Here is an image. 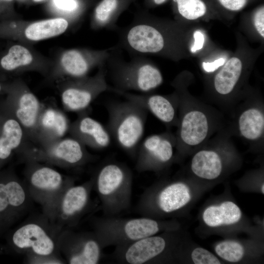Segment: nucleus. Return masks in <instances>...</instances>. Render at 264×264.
Returning <instances> with one entry per match:
<instances>
[{
	"label": "nucleus",
	"mask_w": 264,
	"mask_h": 264,
	"mask_svg": "<svg viewBox=\"0 0 264 264\" xmlns=\"http://www.w3.org/2000/svg\"><path fill=\"white\" fill-rule=\"evenodd\" d=\"M106 107L108 113L106 128L110 136L130 156L136 158L148 111L127 100L108 102Z\"/></svg>",
	"instance_id": "5"
},
{
	"label": "nucleus",
	"mask_w": 264,
	"mask_h": 264,
	"mask_svg": "<svg viewBox=\"0 0 264 264\" xmlns=\"http://www.w3.org/2000/svg\"><path fill=\"white\" fill-rule=\"evenodd\" d=\"M176 11L181 17L190 20L204 16L207 6L203 0H173Z\"/></svg>",
	"instance_id": "28"
},
{
	"label": "nucleus",
	"mask_w": 264,
	"mask_h": 264,
	"mask_svg": "<svg viewBox=\"0 0 264 264\" xmlns=\"http://www.w3.org/2000/svg\"><path fill=\"white\" fill-rule=\"evenodd\" d=\"M223 162L216 151L203 149L196 153L192 158L191 169L197 177L206 180L218 178L221 174Z\"/></svg>",
	"instance_id": "22"
},
{
	"label": "nucleus",
	"mask_w": 264,
	"mask_h": 264,
	"mask_svg": "<svg viewBox=\"0 0 264 264\" xmlns=\"http://www.w3.org/2000/svg\"><path fill=\"white\" fill-rule=\"evenodd\" d=\"M254 22L256 29L260 35L264 37V7L261 6L256 10L254 15Z\"/></svg>",
	"instance_id": "34"
},
{
	"label": "nucleus",
	"mask_w": 264,
	"mask_h": 264,
	"mask_svg": "<svg viewBox=\"0 0 264 264\" xmlns=\"http://www.w3.org/2000/svg\"><path fill=\"white\" fill-rule=\"evenodd\" d=\"M24 262L26 264H63L66 262L61 255H40L28 252L24 254Z\"/></svg>",
	"instance_id": "31"
},
{
	"label": "nucleus",
	"mask_w": 264,
	"mask_h": 264,
	"mask_svg": "<svg viewBox=\"0 0 264 264\" xmlns=\"http://www.w3.org/2000/svg\"><path fill=\"white\" fill-rule=\"evenodd\" d=\"M188 185L180 180L158 183L146 189L139 199L136 211L141 216L153 218L175 213L191 200Z\"/></svg>",
	"instance_id": "8"
},
{
	"label": "nucleus",
	"mask_w": 264,
	"mask_h": 264,
	"mask_svg": "<svg viewBox=\"0 0 264 264\" xmlns=\"http://www.w3.org/2000/svg\"><path fill=\"white\" fill-rule=\"evenodd\" d=\"M14 0H0V9L6 4L10 3Z\"/></svg>",
	"instance_id": "38"
},
{
	"label": "nucleus",
	"mask_w": 264,
	"mask_h": 264,
	"mask_svg": "<svg viewBox=\"0 0 264 264\" xmlns=\"http://www.w3.org/2000/svg\"><path fill=\"white\" fill-rule=\"evenodd\" d=\"M248 0H217L220 5L225 9L237 11L242 9L247 4Z\"/></svg>",
	"instance_id": "33"
},
{
	"label": "nucleus",
	"mask_w": 264,
	"mask_h": 264,
	"mask_svg": "<svg viewBox=\"0 0 264 264\" xmlns=\"http://www.w3.org/2000/svg\"><path fill=\"white\" fill-rule=\"evenodd\" d=\"M136 0H101L96 5L92 15L93 28L113 29L120 15Z\"/></svg>",
	"instance_id": "21"
},
{
	"label": "nucleus",
	"mask_w": 264,
	"mask_h": 264,
	"mask_svg": "<svg viewBox=\"0 0 264 264\" xmlns=\"http://www.w3.org/2000/svg\"><path fill=\"white\" fill-rule=\"evenodd\" d=\"M264 183H263V184L261 186V191L262 193H263V194H264Z\"/></svg>",
	"instance_id": "39"
},
{
	"label": "nucleus",
	"mask_w": 264,
	"mask_h": 264,
	"mask_svg": "<svg viewBox=\"0 0 264 264\" xmlns=\"http://www.w3.org/2000/svg\"><path fill=\"white\" fill-rule=\"evenodd\" d=\"M169 0H144V6L147 8H152L162 5Z\"/></svg>",
	"instance_id": "37"
},
{
	"label": "nucleus",
	"mask_w": 264,
	"mask_h": 264,
	"mask_svg": "<svg viewBox=\"0 0 264 264\" xmlns=\"http://www.w3.org/2000/svg\"><path fill=\"white\" fill-rule=\"evenodd\" d=\"M210 126L207 115L202 110L192 109L181 117L178 133L180 145L198 146L207 138Z\"/></svg>",
	"instance_id": "20"
},
{
	"label": "nucleus",
	"mask_w": 264,
	"mask_h": 264,
	"mask_svg": "<svg viewBox=\"0 0 264 264\" xmlns=\"http://www.w3.org/2000/svg\"><path fill=\"white\" fill-rule=\"evenodd\" d=\"M0 170L18 154L28 142L26 134L19 122L7 110L0 105Z\"/></svg>",
	"instance_id": "17"
},
{
	"label": "nucleus",
	"mask_w": 264,
	"mask_h": 264,
	"mask_svg": "<svg viewBox=\"0 0 264 264\" xmlns=\"http://www.w3.org/2000/svg\"><path fill=\"white\" fill-rule=\"evenodd\" d=\"M242 64L236 57L230 59L215 76L214 87L219 94L225 95L232 92L241 74Z\"/></svg>",
	"instance_id": "26"
},
{
	"label": "nucleus",
	"mask_w": 264,
	"mask_h": 264,
	"mask_svg": "<svg viewBox=\"0 0 264 264\" xmlns=\"http://www.w3.org/2000/svg\"><path fill=\"white\" fill-rule=\"evenodd\" d=\"M238 128L241 135L245 139L255 141L261 138L264 131V115L256 107L246 109L238 119Z\"/></svg>",
	"instance_id": "24"
},
{
	"label": "nucleus",
	"mask_w": 264,
	"mask_h": 264,
	"mask_svg": "<svg viewBox=\"0 0 264 264\" xmlns=\"http://www.w3.org/2000/svg\"><path fill=\"white\" fill-rule=\"evenodd\" d=\"M225 61L224 58H221L211 63L203 62L202 63V66L206 72H212L217 70L220 66L224 65Z\"/></svg>",
	"instance_id": "35"
},
{
	"label": "nucleus",
	"mask_w": 264,
	"mask_h": 264,
	"mask_svg": "<svg viewBox=\"0 0 264 264\" xmlns=\"http://www.w3.org/2000/svg\"><path fill=\"white\" fill-rule=\"evenodd\" d=\"M174 231H165L125 245L115 246L112 253L121 264H146L170 261L175 255L176 237Z\"/></svg>",
	"instance_id": "9"
},
{
	"label": "nucleus",
	"mask_w": 264,
	"mask_h": 264,
	"mask_svg": "<svg viewBox=\"0 0 264 264\" xmlns=\"http://www.w3.org/2000/svg\"><path fill=\"white\" fill-rule=\"evenodd\" d=\"M62 230L42 213L8 231L5 234L7 247L18 254L30 252L44 255H61L58 239Z\"/></svg>",
	"instance_id": "4"
},
{
	"label": "nucleus",
	"mask_w": 264,
	"mask_h": 264,
	"mask_svg": "<svg viewBox=\"0 0 264 264\" xmlns=\"http://www.w3.org/2000/svg\"><path fill=\"white\" fill-rule=\"evenodd\" d=\"M33 202L13 168L0 170V238L30 210Z\"/></svg>",
	"instance_id": "10"
},
{
	"label": "nucleus",
	"mask_w": 264,
	"mask_h": 264,
	"mask_svg": "<svg viewBox=\"0 0 264 264\" xmlns=\"http://www.w3.org/2000/svg\"><path fill=\"white\" fill-rule=\"evenodd\" d=\"M191 258L196 264H219V259L209 250L202 247L195 248L191 254Z\"/></svg>",
	"instance_id": "32"
},
{
	"label": "nucleus",
	"mask_w": 264,
	"mask_h": 264,
	"mask_svg": "<svg viewBox=\"0 0 264 264\" xmlns=\"http://www.w3.org/2000/svg\"><path fill=\"white\" fill-rule=\"evenodd\" d=\"M70 123L67 115L55 104L42 103L35 145H45L63 138Z\"/></svg>",
	"instance_id": "16"
},
{
	"label": "nucleus",
	"mask_w": 264,
	"mask_h": 264,
	"mask_svg": "<svg viewBox=\"0 0 264 264\" xmlns=\"http://www.w3.org/2000/svg\"><path fill=\"white\" fill-rule=\"evenodd\" d=\"M25 162L23 181L33 201L42 208V213L50 219L64 192L75 184V179L36 161Z\"/></svg>",
	"instance_id": "6"
},
{
	"label": "nucleus",
	"mask_w": 264,
	"mask_h": 264,
	"mask_svg": "<svg viewBox=\"0 0 264 264\" xmlns=\"http://www.w3.org/2000/svg\"><path fill=\"white\" fill-rule=\"evenodd\" d=\"M242 217L240 208L235 202L228 200L207 207L202 215L204 223L211 227L234 224Z\"/></svg>",
	"instance_id": "23"
},
{
	"label": "nucleus",
	"mask_w": 264,
	"mask_h": 264,
	"mask_svg": "<svg viewBox=\"0 0 264 264\" xmlns=\"http://www.w3.org/2000/svg\"><path fill=\"white\" fill-rule=\"evenodd\" d=\"M68 25L64 18H54L34 22L25 30V35L29 40L39 41L58 36L64 33Z\"/></svg>",
	"instance_id": "25"
},
{
	"label": "nucleus",
	"mask_w": 264,
	"mask_h": 264,
	"mask_svg": "<svg viewBox=\"0 0 264 264\" xmlns=\"http://www.w3.org/2000/svg\"><path fill=\"white\" fill-rule=\"evenodd\" d=\"M88 0H52L53 7L73 18H77L85 11Z\"/></svg>",
	"instance_id": "30"
},
{
	"label": "nucleus",
	"mask_w": 264,
	"mask_h": 264,
	"mask_svg": "<svg viewBox=\"0 0 264 264\" xmlns=\"http://www.w3.org/2000/svg\"><path fill=\"white\" fill-rule=\"evenodd\" d=\"M194 38L195 39V43L191 49L193 53L201 49L203 46L204 42V35L199 31H196L194 32Z\"/></svg>",
	"instance_id": "36"
},
{
	"label": "nucleus",
	"mask_w": 264,
	"mask_h": 264,
	"mask_svg": "<svg viewBox=\"0 0 264 264\" xmlns=\"http://www.w3.org/2000/svg\"><path fill=\"white\" fill-rule=\"evenodd\" d=\"M64 87L61 99L64 109L78 113L86 111L91 103L103 92L108 90L105 64L99 67L93 77L71 78Z\"/></svg>",
	"instance_id": "11"
},
{
	"label": "nucleus",
	"mask_w": 264,
	"mask_h": 264,
	"mask_svg": "<svg viewBox=\"0 0 264 264\" xmlns=\"http://www.w3.org/2000/svg\"><path fill=\"white\" fill-rule=\"evenodd\" d=\"M91 223L103 249L128 244L161 232L175 231L176 222L141 216L122 218L116 216L94 217Z\"/></svg>",
	"instance_id": "1"
},
{
	"label": "nucleus",
	"mask_w": 264,
	"mask_h": 264,
	"mask_svg": "<svg viewBox=\"0 0 264 264\" xmlns=\"http://www.w3.org/2000/svg\"><path fill=\"white\" fill-rule=\"evenodd\" d=\"M105 67L113 84L112 87L119 90L146 93L156 88L163 82L158 68L142 55L126 61L112 48Z\"/></svg>",
	"instance_id": "3"
},
{
	"label": "nucleus",
	"mask_w": 264,
	"mask_h": 264,
	"mask_svg": "<svg viewBox=\"0 0 264 264\" xmlns=\"http://www.w3.org/2000/svg\"><path fill=\"white\" fill-rule=\"evenodd\" d=\"M33 60L30 51L21 45L11 46L6 55L0 61V66L3 69L7 71L15 70L31 64Z\"/></svg>",
	"instance_id": "27"
},
{
	"label": "nucleus",
	"mask_w": 264,
	"mask_h": 264,
	"mask_svg": "<svg viewBox=\"0 0 264 264\" xmlns=\"http://www.w3.org/2000/svg\"><path fill=\"white\" fill-rule=\"evenodd\" d=\"M215 251L220 258L232 263L240 262L244 255V249L242 244L232 240L218 243L215 247Z\"/></svg>",
	"instance_id": "29"
},
{
	"label": "nucleus",
	"mask_w": 264,
	"mask_h": 264,
	"mask_svg": "<svg viewBox=\"0 0 264 264\" xmlns=\"http://www.w3.org/2000/svg\"><path fill=\"white\" fill-rule=\"evenodd\" d=\"M175 143L176 140L168 133L147 137L139 144L135 169L141 173L163 169L172 160Z\"/></svg>",
	"instance_id": "15"
},
{
	"label": "nucleus",
	"mask_w": 264,
	"mask_h": 264,
	"mask_svg": "<svg viewBox=\"0 0 264 264\" xmlns=\"http://www.w3.org/2000/svg\"><path fill=\"white\" fill-rule=\"evenodd\" d=\"M94 187L104 216H116L131 206L132 173L125 164L110 161L103 164L93 176Z\"/></svg>",
	"instance_id": "2"
},
{
	"label": "nucleus",
	"mask_w": 264,
	"mask_h": 264,
	"mask_svg": "<svg viewBox=\"0 0 264 264\" xmlns=\"http://www.w3.org/2000/svg\"><path fill=\"white\" fill-rule=\"evenodd\" d=\"M8 95L0 105L9 111L22 127L29 142L36 141L37 123L42 103L22 85L7 90Z\"/></svg>",
	"instance_id": "14"
},
{
	"label": "nucleus",
	"mask_w": 264,
	"mask_h": 264,
	"mask_svg": "<svg viewBox=\"0 0 264 264\" xmlns=\"http://www.w3.org/2000/svg\"><path fill=\"white\" fill-rule=\"evenodd\" d=\"M108 90L138 104L167 125H172L176 122V104L168 97L157 94H134L116 89L110 86Z\"/></svg>",
	"instance_id": "19"
},
{
	"label": "nucleus",
	"mask_w": 264,
	"mask_h": 264,
	"mask_svg": "<svg viewBox=\"0 0 264 264\" xmlns=\"http://www.w3.org/2000/svg\"><path fill=\"white\" fill-rule=\"evenodd\" d=\"M35 2H41V1H44V0H33Z\"/></svg>",
	"instance_id": "40"
},
{
	"label": "nucleus",
	"mask_w": 264,
	"mask_h": 264,
	"mask_svg": "<svg viewBox=\"0 0 264 264\" xmlns=\"http://www.w3.org/2000/svg\"><path fill=\"white\" fill-rule=\"evenodd\" d=\"M18 154L24 162L34 161L66 169L82 167L97 158L86 146L72 137L45 145L27 142Z\"/></svg>",
	"instance_id": "7"
},
{
	"label": "nucleus",
	"mask_w": 264,
	"mask_h": 264,
	"mask_svg": "<svg viewBox=\"0 0 264 264\" xmlns=\"http://www.w3.org/2000/svg\"><path fill=\"white\" fill-rule=\"evenodd\" d=\"M93 176L85 182L69 187L60 197L49 220L61 229H72L88 211L94 187Z\"/></svg>",
	"instance_id": "12"
},
{
	"label": "nucleus",
	"mask_w": 264,
	"mask_h": 264,
	"mask_svg": "<svg viewBox=\"0 0 264 264\" xmlns=\"http://www.w3.org/2000/svg\"><path fill=\"white\" fill-rule=\"evenodd\" d=\"M68 132L71 137L93 149L103 150L110 144L111 136L106 127L89 116L86 111L78 113L77 118L70 123Z\"/></svg>",
	"instance_id": "18"
},
{
	"label": "nucleus",
	"mask_w": 264,
	"mask_h": 264,
	"mask_svg": "<svg viewBox=\"0 0 264 264\" xmlns=\"http://www.w3.org/2000/svg\"><path fill=\"white\" fill-rule=\"evenodd\" d=\"M58 246L66 263L70 264H98L103 255V248L93 231L76 232L63 229Z\"/></svg>",
	"instance_id": "13"
},
{
	"label": "nucleus",
	"mask_w": 264,
	"mask_h": 264,
	"mask_svg": "<svg viewBox=\"0 0 264 264\" xmlns=\"http://www.w3.org/2000/svg\"><path fill=\"white\" fill-rule=\"evenodd\" d=\"M1 111L0 110V120H1Z\"/></svg>",
	"instance_id": "41"
}]
</instances>
